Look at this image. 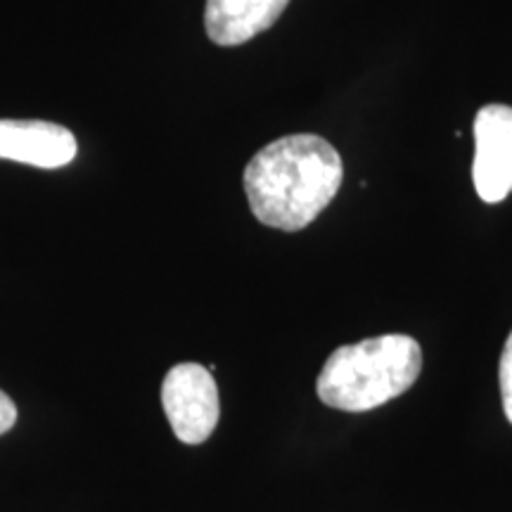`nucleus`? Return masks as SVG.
Returning a JSON list of instances; mask_svg holds the SVG:
<instances>
[{
	"instance_id": "nucleus-7",
	"label": "nucleus",
	"mask_w": 512,
	"mask_h": 512,
	"mask_svg": "<svg viewBox=\"0 0 512 512\" xmlns=\"http://www.w3.org/2000/svg\"><path fill=\"white\" fill-rule=\"evenodd\" d=\"M498 382H501V399L505 418L512 422V332L505 339L501 354V366H498Z\"/></svg>"
},
{
	"instance_id": "nucleus-6",
	"label": "nucleus",
	"mask_w": 512,
	"mask_h": 512,
	"mask_svg": "<svg viewBox=\"0 0 512 512\" xmlns=\"http://www.w3.org/2000/svg\"><path fill=\"white\" fill-rule=\"evenodd\" d=\"M290 0H207L204 29L216 46H242L271 29Z\"/></svg>"
},
{
	"instance_id": "nucleus-5",
	"label": "nucleus",
	"mask_w": 512,
	"mask_h": 512,
	"mask_svg": "<svg viewBox=\"0 0 512 512\" xmlns=\"http://www.w3.org/2000/svg\"><path fill=\"white\" fill-rule=\"evenodd\" d=\"M79 143L69 128L41 119H0V159L36 169L72 164Z\"/></svg>"
},
{
	"instance_id": "nucleus-8",
	"label": "nucleus",
	"mask_w": 512,
	"mask_h": 512,
	"mask_svg": "<svg viewBox=\"0 0 512 512\" xmlns=\"http://www.w3.org/2000/svg\"><path fill=\"white\" fill-rule=\"evenodd\" d=\"M17 422V406L8 394L0 392V434L10 432Z\"/></svg>"
},
{
	"instance_id": "nucleus-2",
	"label": "nucleus",
	"mask_w": 512,
	"mask_h": 512,
	"mask_svg": "<svg viewBox=\"0 0 512 512\" xmlns=\"http://www.w3.org/2000/svg\"><path fill=\"white\" fill-rule=\"evenodd\" d=\"M422 373V349L408 335H382L332 351L316 392L325 406L366 413L413 387Z\"/></svg>"
},
{
	"instance_id": "nucleus-4",
	"label": "nucleus",
	"mask_w": 512,
	"mask_h": 512,
	"mask_svg": "<svg viewBox=\"0 0 512 512\" xmlns=\"http://www.w3.org/2000/svg\"><path fill=\"white\" fill-rule=\"evenodd\" d=\"M472 181L486 204H498L512 192V107L486 105L475 117Z\"/></svg>"
},
{
	"instance_id": "nucleus-3",
	"label": "nucleus",
	"mask_w": 512,
	"mask_h": 512,
	"mask_svg": "<svg viewBox=\"0 0 512 512\" xmlns=\"http://www.w3.org/2000/svg\"><path fill=\"white\" fill-rule=\"evenodd\" d=\"M162 406L171 430L183 444H204L219 425V387L209 368L200 363H178L166 373Z\"/></svg>"
},
{
	"instance_id": "nucleus-1",
	"label": "nucleus",
	"mask_w": 512,
	"mask_h": 512,
	"mask_svg": "<svg viewBox=\"0 0 512 512\" xmlns=\"http://www.w3.org/2000/svg\"><path fill=\"white\" fill-rule=\"evenodd\" d=\"M342 178V157L325 138L313 133L278 138L247 164L249 209L264 226L297 233L328 209Z\"/></svg>"
}]
</instances>
